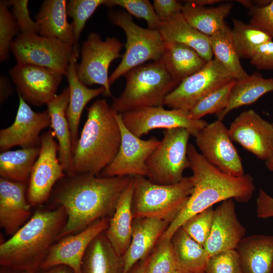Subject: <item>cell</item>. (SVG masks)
<instances>
[{
	"mask_svg": "<svg viewBox=\"0 0 273 273\" xmlns=\"http://www.w3.org/2000/svg\"><path fill=\"white\" fill-rule=\"evenodd\" d=\"M9 6H12V14L15 17L21 33H38L36 21H33L28 8V1L12 0L8 1Z\"/></svg>",
	"mask_w": 273,
	"mask_h": 273,
	"instance_id": "44",
	"label": "cell"
},
{
	"mask_svg": "<svg viewBox=\"0 0 273 273\" xmlns=\"http://www.w3.org/2000/svg\"><path fill=\"white\" fill-rule=\"evenodd\" d=\"M19 106L15 120L10 126L0 130V151L19 146L22 148L39 147L40 132L51 126V117L47 110L35 112L19 96Z\"/></svg>",
	"mask_w": 273,
	"mask_h": 273,
	"instance_id": "17",
	"label": "cell"
},
{
	"mask_svg": "<svg viewBox=\"0 0 273 273\" xmlns=\"http://www.w3.org/2000/svg\"><path fill=\"white\" fill-rule=\"evenodd\" d=\"M273 273V272H272Z\"/></svg>",
	"mask_w": 273,
	"mask_h": 273,
	"instance_id": "56",
	"label": "cell"
},
{
	"mask_svg": "<svg viewBox=\"0 0 273 273\" xmlns=\"http://www.w3.org/2000/svg\"><path fill=\"white\" fill-rule=\"evenodd\" d=\"M133 177L120 196L105 234L116 252L122 256L131 239Z\"/></svg>",
	"mask_w": 273,
	"mask_h": 273,
	"instance_id": "25",
	"label": "cell"
},
{
	"mask_svg": "<svg viewBox=\"0 0 273 273\" xmlns=\"http://www.w3.org/2000/svg\"><path fill=\"white\" fill-rule=\"evenodd\" d=\"M8 1H0V61L9 58L13 38L19 30L16 20L9 10Z\"/></svg>",
	"mask_w": 273,
	"mask_h": 273,
	"instance_id": "42",
	"label": "cell"
},
{
	"mask_svg": "<svg viewBox=\"0 0 273 273\" xmlns=\"http://www.w3.org/2000/svg\"><path fill=\"white\" fill-rule=\"evenodd\" d=\"M105 232L88 247L82 259L81 273H122V256L116 252Z\"/></svg>",
	"mask_w": 273,
	"mask_h": 273,
	"instance_id": "30",
	"label": "cell"
},
{
	"mask_svg": "<svg viewBox=\"0 0 273 273\" xmlns=\"http://www.w3.org/2000/svg\"><path fill=\"white\" fill-rule=\"evenodd\" d=\"M107 2V0H70L67 2V15L73 19L74 51L77 52V44L86 22L100 6H106Z\"/></svg>",
	"mask_w": 273,
	"mask_h": 273,
	"instance_id": "38",
	"label": "cell"
},
{
	"mask_svg": "<svg viewBox=\"0 0 273 273\" xmlns=\"http://www.w3.org/2000/svg\"><path fill=\"white\" fill-rule=\"evenodd\" d=\"M164 42L182 43L194 49L205 61L213 59L209 37L191 26L181 13L162 22L158 30Z\"/></svg>",
	"mask_w": 273,
	"mask_h": 273,
	"instance_id": "28",
	"label": "cell"
},
{
	"mask_svg": "<svg viewBox=\"0 0 273 273\" xmlns=\"http://www.w3.org/2000/svg\"><path fill=\"white\" fill-rule=\"evenodd\" d=\"M177 265L171 240L160 239L149 256L146 273H174Z\"/></svg>",
	"mask_w": 273,
	"mask_h": 273,
	"instance_id": "39",
	"label": "cell"
},
{
	"mask_svg": "<svg viewBox=\"0 0 273 273\" xmlns=\"http://www.w3.org/2000/svg\"><path fill=\"white\" fill-rule=\"evenodd\" d=\"M191 134L184 128L166 129L159 144L146 161L147 177L153 183L170 185L180 181L190 168L188 157Z\"/></svg>",
	"mask_w": 273,
	"mask_h": 273,
	"instance_id": "8",
	"label": "cell"
},
{
	"mask_svg": "<svg viewBox=\"0 0 273 273\" xmlns=\"http://www.w3.org/2000/svg\"><path fill=\"white\" fill-rule=\"evenodd\" d=\"M0 273H34L32 271L20 268H13L4 265H1Z\"/></svg>",
	"mask_w": 273,
	"mask_h": 273,
	"instance_id": "52",
	"label": "cell"
},
{
	"mask_svg": "<svg viewBox=\"0 0 273 273\" xmlns=\"http://www.w3.org/2000/svg\"><path fill=\"white\" fill-rule=\"evenodd\" d=\"M183 5L181 2L176 0H154L153 6L161 21L164 22L181 13Z\"/></svg>",
	"mask_w": 273,
	"mask_h": 273,
	"instance_id": "47",
	"label": "cell"
},
{
	"mask_svg": "<svg viewBox=\"0 0 273 273\" xmlns=\"http://www.w3.org/2000/svg\"><path fill=\"white\" fill-rule=\"evenodd\" d=\"M236 81L233 79L203 98L189 112L190 116L194 119H201L206 115H216L223 111L228 106L231 90Z\"/></svg>",
	"mask_w": 273,
	"mask_h": 273,
	"instance_id": "37",
	"label": "cell"
},
{
	"mask_svg": "<svg viewBox=\"0 0 273 273\" xmlns=\"http://www.w3.org/2000/svg\"><path fill=\"white\" fill-rule=\"evenodd\" d=\"M205 273H243L237 250H228L210 257Z\"/></svg>",
	"mask_w": 273,
	"mask_h": 273,
	"instance_id": "43",
	"label": "cell"
},
{
	"mask_svg": "<svg viewBox=\"0 0 273 273\" xmlns=\"http://www.w3.org/2000/svg\"><path fill=\"white\" fill-rule=\"evenodd\" d=\"M66 220L62 207L36 210L15 234L1 243V265L37 273Z\"/></svg>",
	"mask_w": 273,
	"mask_h": 273,
	"instance_id": "3",
	"label": "cell"
},
{
	"mask_svg": "<svg viewBox=\"0 0 273 273\" xmlns=\"http://www.w3.org/2000/svg\"><path fill=\"white\" fill-rule=\"evenodd\" d=\"M174 273H179L178 271H176Z\"/></svg>",
	"mask_w": 273,
	"mask_h": 273,
	"instance_id": "55",
	"label": "cell"
},
{
	"mask_svg": "<svg viewBox=\"0 0 273 273\" xmlns=\"http://www.w3.org/2000/svg\"><path fill=\"white\" fill-rule=\"evenodd\" d=\"M122 121L132 134L141 138L154 129L184 128L196 137L208 123L192 118L189 112L166 110L163 106L144 107L120 114Z\"/></svg>",
	"mask_w": 273,
	"mask_h": 273,
	"instance_id": "13",
	"label": "cell"
},
{
	"mask_svg": "<svg viewBox=\"0 0 273 273\" xmlns=\"http://www.w3.org/2000/svg\"><path fill=\"white\" fill-rule=\"evenodd\" d=\"M9 74L18 95L36 106L47 105L56 96L64 76L51 69L26 63H17Z\"/></svg>",
	"mask_w": 273,
	"mask_h": 273,
	"instance_id": "16",
	"label": "cell"
},
{
	"mask_svg": "<svg viewBox=\"0 0 273 273\" xmlns=\"http://www.w3.org/2000/svg\"><path fill=\"white\" fill-rule=\"evenodd\" d=\"M228 129L232 141L258 158L266 161L273 156V123L254 110L242 112Z\"/></svg>",
	"mask_w": 273,
	"mask_h": 273,
	"instance_id": "18",
	"label": "cell"
},
{
	"mask_svg": "<svg viewBox=\"0 0 273 273\" xmlns=\"http://www.w3.org/2000/svg\"><path fill=\"white\" fill-rule=\"evenodd\" d=\"M67 2L65 0L43 1L35 20L39 35L57 38L73 48V25L67 20Z\"/></svg>",
	"mask_w": 273,
	"mask_h": 273,
	"instance_id": "26",
	"label": "cell"
},
{
	"mask_svg": "<svg viewBox=\"0 0 273 273\" xmlns=\"http://www.w3.org/2000/svg\"><path fill=\"white\" fill-rule=\"evenodd\" d=\"M245 233V228L237 217L234 199H229L214 209L211 233L203 247L209 257L236 250Z\"/></svg>",
	"mask_w": 273,
	"mask_h": 273,
	"instance_id": "20",
	"label": "cell"
},
{
	"mask_svg": "<svg viewBox=\"0 0 273 273\" xmlns=\"http://www.w3.org/2000/svg\"><path fill=\"white\" fill-rule=\"evenodd\" d=\"M187 153L193 173V190L183 210L163 234L162 239L171 240L188 219L216 203L229 199L248 202L255 190L250 175L236 176L222 172L198 152L192 144H189Z\"/></svg>",
	"mask_w": 273,
	"mask_h": 273,
	"instance_id": "2",
	"label": "cell"
},
{
	"mask_svg": "<svg viewBox=\"0 0 273 273\" xmlns=\"http://www.w3.org/2000/svg\"><path fill=\"white\" fill-rule=\"evenodd\" d=\"M232 21V40L240 58L250 59L259 47L272 39L267 33L251 24H246L235 18Z\"/></svg>",
	"mask_w": 273,
	"mask_h": 273,
	"instance_id": "36",
	"label": "cell"
},
{
	"mask_svg": "<svg viewBox=\"0 0 273 273\" xmlns=\"http://www.w3.org/2000/svg\"><path fill=\"white\" fill-rule=\"evenodd\" d=\"M57 154L58 142L50 129L41 135L39 153L27 186V197L32 206L48 202L55 186L66 174Z\"/></svg>",
	"mask_w": 273,
	"mask_h": 273,
	"instance_id": "12",
	"label": "cell"
},
{
	"mask_svg": "<svg viewBox=\"0 0 273 273\" xmlns=\"http://www.w3.org/2000/svg\"><path fill=\"white\" fill-rule=\"evenodd\" d=\"M110 19L113 24L123 29L126 37L125 52L120 63L109 78L111 85L129 71L144 63L159 60L163 52L165 42L158 30L141 27L125 11L111 12Z\"/></svg>",
	"mask_w": 273,
	"mask_h": 273,
	"instance_id": "7",
	"label": "cell"
},
{
	"mask_svg": "<svg viewBox=\"0 0 273 273\" xmlns=\"http://www.w3.org/2000/svg\"><path fill=\"white\" fill-rule=\"evenodd\" d=\"M106 6L123 8L129 15L146 20L150 29L158 30L162 23L148 0H107Z\"/></svg>",
	"mask_w": 273,
	"mask_h": 273,
	"instance_id": "40",
	"label": "cell"
},
{
	"mask_svg": "<svg viewBox=\"0 0 273 273\" xmlns=\"http://www.w3.org/2000/svg\"><path fill=\"white\" fill-rule=\"evenodd\" d=\"M124 76L125 88L113 99L111 106L118 114L144 107L163 106L167 95L179 84L159 60L138 66Z\"/></svg>",
	"mask_w": 273,
	"mask_h": 273,
	"instance_id": "5",
	"label": "cell"
},
{
	"mask_svg": "<svg viewBox=\"0 0 273 273\" xmlns=\"http://www.w3.org/2000/svg\"><path fill=\"white\" fill-rule=\"evenodd\" d=\"M39 147L8 150L0 154L1 177L28 185Z\"/></svg>",
	"mask_w": 273,
	"mask_h": 273,
	"instance_id": "34",
	"label": "cell"
},
{
	"mask_svg": "<svg viewBox=\"0 0 273 273\" xmlns=\"http://www.w3.org/2000/svg\"><path fill=\"white\" fill-rule=\"evenodd\" d=\"M13 92V87L7 77L0 76V103L2 104Z\"/></svg>",
	"mask_w": 273,
	"mask_h": 273,
	"instance_id": "49",
	"label": "cell"
},
{
	"mask_svg": "<svg viewBox=\"0 0 273 273\" xmlns=\"http://www.w3.org/2000/svg\"><path fill=\"white\" fill-rule=\"evenodd\" d=\"M87 111L73 153V174L99 176L119 151L121 130L116 112L105 99L96 100Z\"/></svg>",
	"mask_w": 273,
	"mask_h": 273,
	"instance_id": "4",
	"label": "cell"
},
{
	"mask_svg": "<svg viewBox=\"0 0 273 273\" xmlns=\"http://www.w3.org/2000/svg\"><path fill=\"white\" fill-rule=\"evenodd\" d=\"M37 273H75L70 267L65 265H57L47 269H40Z\"/></svg>",
	"mask_w": 273,
	"mask_h": 273,
	"instance_id": "50",
	"label": "cell"
},
{
	"mask_svg": "<svg viewBox=\"0 0 273 273\" xmlns=\"http://www.w3.org/2000/svg\"><path fill=\"white\" fill-rule=\"evenodd\" d=\"M77 55L78 53L74 51L66 74L70 91L66 117L70 127L72 153L79 138L78 128L84 108L90 100L103 94L105 91L102 86L96 88L88 87L79 79L76 73Z\"/></svg>",
	"mask_w": 273,
	"mask_h": 273,
	"instance_id": "24",
	"label": "cell"
},
{
	"mask_svg": "<svg viewBox=\"0 0 273 273\" xmlns=\"http://www.w3.org/2000/svg\"><path fill=\"white\" fill-rule=\"evenodd\" d=\"M27 186L0 177V226L7 236H13L32 215Z\"/></svg>",
	"mask_w": 273,
	"mask_h": 273,
	"instance_id": "21",
	"label": "cell"
},
{
	"mask_svg": "<svg viewBox=\"0 0 273 273\" xmlns=\"http://www.w3.org/2000/svg\"><path fill=\"white\" fill-rule=\"evenodd\" d=\"M273 92V78H266L254 73L241 81H236L231 90L226 107L217 114L222 121L232 110L242 106L252 104L265 94Z\"/></svg>",
	"mask_w": 273,
	"mask_h": 273,
	"instance_id": "32",
	"label": "cell"
},
{
	"mask_svg": "<svg viewBox=\"0 0 273 273\" xmlns=\"http://www.w3.org/2000/svg\"><path fill=\"white\" fill-rule=\"evenodd\" d=\"M190 1L197 5L204 7L207 5H212L221 2V1L219 0H193Z\"/></svg>",
	"mask_w": 273,
	"mask_h": 273,
	"instance_id": "53",
	"label": "cell"
},
{
	"mask_svg": "<svg viewBox=\"0 0 273 273\" xmlns=\"http://www.w3.org/2000/svg\"><path fill=\"white\" fill-rule=\"evenodd\" d=\"M266 168L271 172H273V156L265 161Z\"/></svg>",
	"mask_w": 273,
	"mask_h": 273,
	"instance_id": "54",
	"label": "cell"
},
{
	"mask_svg": "<svg viewBox=\"0 0 273 273\" xmlns=\"http://www.w3.org/2000/svg\"><path fill=\"white\" fill-rule=\"evenodd\" d=\"M196 138L201 154L225 173L236 176L244 174L241 157L232 143L229 129L222 121L208 124Z\"/></svg>",
	"mask_w": 273,
	"mask_h": 273,
	"instance_id": "15",
	"label": "cell"
},
{
	"mask_svg": "<svg viewBox=\"0 0 273 273\" xmlns=\"http://www.w3.org/2000/svg\"><path fill=\"white\" fill-rule=\"evenodd\" d=\"M116 117L121 133L120 148L114 159L102 171L100 176L147 177L146 161L160 141L154 137L141 139L127 129L120 114L116 113Z\"/></svg>",
	"mask_w": 273,
	"mask_h": 273,
	"instance_id": "14",
	"label": "cell"
},
{
	"mask_svg": "<svg viewBox=\"0 0 273 273\" xmlns=\"http://www.w3.org/2000/svg\"><path fill=\"white\" fill-rule=\"evenodd\" d=\"M234 79L215 58L199 71L181 81L166 97L164 105L189 112L203 98Z\"/></svg>",
	"mask_w": 273,
	"mask_h": 273,
	"instance_id": "11",
	"label": "cell"
},
{
	"mask_svg": "<svg viewBox=\"0 0 273 273\" xmlns=\"http://www.w3.org/2000/svg\"><path fill=\"white\" fill-rule=\"evenodd\" d=\"M169 224L155 218H133L131 241L122 256V273H129L136 264L149 255Z\"/></svg>",
	"mask_w": 273,
	"mask_h": 273,
	"instance_id": "22",
	"label": "cell"
},
{
	"mask_svg": "<svg viewBox=\"0 0 273 273\" xmlns=\"http://www.w3.org/2000/svg\"><path fill=\"white\" fill-rule=\"evenodd\" d=\"M149 256L136 264L129 273H146Z\"/></svg>",
	"mask_w": 273,
	"mask_h": 273,
	"instance_id": "51",
	"label": "cell"
},
{
	"mask_svg": "<svg viewBox=\"0 0 273 273\" xmlns=\"http://www.w3.org/2000/svg\"><path fill=\"white\" fill-rule=\"evenodd\" d=\"M232 7V3H225L217 7H206L186 1L181 13L191 26L209 37L221 28Z\"/></svg>",
	"mask_w": 273,
	"mask_h": 273,
	"instance_id": "33",
	"label": "cell"
},
{
	"mask_svg": "<svg viewBox=\"0 0 273 273\" xmlns=\"http://www.w3.org/2000/svg\"><path fill=\"white\" fill-rule=\"evenodd\" d=\"M132 177L66 174L55 186L48 201L52 208L62 207L67 214L57 241L112 215L120 196Z\"/></svg>",
	"mask_w": 273,
	"mask_h": 273,
	"instance_id": "1",
	"label": "cell"
},
{
	"mask_svg": "<svg viewBox=\"0 0 273 273\" xmlns=\"http://www.w3.org/2000/svg\"><path fill=\"white\" fill-rule=\"evenodd\" d=\"M110 218L98 219L83 230L63 237L51 247L40 269H47L57 265H65L75 273H81L83 257L92 241L108 227Z\"/></svg>",
	"mask_w": 273,
	"mask_h": 273,
	"instance_id": "19",
	"label": "cell"
},
{
	"mask_svg": "<svg viewBox=\"0 0 273 273\" xmlns=\"http://www.w3.org/2000/svg\"><path fill=\"white\" fill-rule=\"evenodd\" d=\"M236 250L243 273L273 272V236L255 234L244 237Z\"/></svg>",
	"mask_w": 273,
	"mask_h": 273,
	"instance_id": "27",
	"label": "cell"
},
{
	"mask_svg": "<svg viewBox=\"0 0 273 273\" xmlns=\"http://www.w3.org/2000/svg\"><path fill=\"white\" fill-rule=\"evenodd\" d=\"M213 55L236 81H241L249 74L243 68L232 40L231 28L224 23L216 33L209 36Z\"/></svg>",
	"mask_w": 273,
	"mask_h": 273,
	"instance_id": "35",
	"label": "cell"
},
{
	"mask_svg": "<svg viewBox=\"0 0 273 273\" xmlns=\"http://www.w3.org/2000/svg\"><path fill=\"white\" fill-rule=\"evenodd\" d=\"M214 209L209 207L188 219L181 228L193 239L204 246L210 236Z\"/></svg>",
	"mask_w": 273,
	"mask_h": 273,
	"instance_id": "41",
	"label": "cell"
},
{
	"mask_svg": "<svg viewBox=\"0 0 273 273\" xmlns=\"http://www.w3.org/2000/svg\"><path fill=\"white\" fill-rule=\"evenodd\" d=\"M69 98V88L67 87L47 104L51 117L50 126L58 141V158L66 174L73 173L71 137L66 117Z\"/></svg>",
	"mask_w": 273,
	"mask_h": 273,
	"instance_id": "23",
	"label": "cell"
},
{
	"mask_svg": "<svg viewBox=\"0 0 273 273\" xmlns=\"http://www.w3.org/2000/svg\"><path fill=\"white\" fill-rule=\"evenodd\" d=\"M256 214L259 218L273 217V197L262 189L256 199Z\"/></svg>",
	"mask_w": 273,
	"mask_h": 273,
	"instance_id": "48",
	"label": "cell"
},
{
	"mask_svg": "<svg viewBox=\"0 0 273 273\" xmlns=\"http://www.w3.org/2000/svg\"><path fill=\"white\" fill-rule=\"evenodd\" d=\"M250 63L257 69L273 70V41L259 47L250 59Z\"/></svg>",
	"mask_w": 273,
	"mask_h": 273,
	"instance_id": "46",
	"label": "cell"
},
{
	"mask_svg": "<svg viewBox=\"0 0 273 273\" xmlns=\"http://www.w3.org/2000/svg\"><path fill=\"white\" fill-rule=\"evenodd\" d=\"M122 43L116 37H108L105 40L95 32L90 33L82 43L81 61L77 64L79 79L85 85H101L105 97L112 96L109 83L108 70L113 60L122 57L120 53Z\"/></svg>",
	"mask_w": 273,
	"mask_h": 273,
	"instance_id": "10",
	"label": "cell"
},
{
	"mask_svg": "<svg viewBox=\"0 0 273 273\" xmlns=\"http://www.w3.org/2000/svg\"><path fill=\"white\" fill-rule=\"evenodd\" d=\"M159 60L179 83L200 70L207 62L192 48L174 42H165V48Z\"/></svg>",
	"mask_w": 273,
	"mask_h": 273,
	"instance_id": "29",
	"label": "cell"
},
{
	"mask_svg": "<svg viewBox=\"0 0 273 273\" xmlns=\"http://www.w3.org/2000/svg\"><path fill=\"white\" fill-rule=\"evenodd\" d=\"M171 241L179 273H205L209 257L203 246L181 228Z\"/></svg>",
	"mask_w": 273,
	"mask_h": 273,
	"instance_id": "31",
	"label": "cell"
},
{
	"mask_svg": "<svg viewBox=\"0 0 273 273\" xmlns=\"http://www.w3.org/2000/svg\"><path fill=\"white\" fill-rule=\"evenodd\" d=\"M17 63L47 67L66 76L71 57L72 47L54 37L38 33H20L11 45Z\"/></svg>",
	"mask_w": 273,
	"mask_h": 273,
	"instance_id": "9",
	"label": "cell"
},
{
	"mask_svg": "<svg viewBox=\"0 0 273 273\" xmlns=\"http://www.w3.org/2000/svg\"><path fill=\"white\" fill-rule=\"evenodd\" d=\"M251 17L250 24L267 33L273 38V1L259 7L255 6L249 9Z\"/></svg>",
	"mask_w": 273,
	"mask_h": 273,
	"instance_id": "45",
	"label": "cell"
},
{
	"mask_svg": "<svg viewBox=\"0 0 273 273\" xmlns=\"http://www.w3.org/2000/svg\"><path fill=\"white\" fill-rule=\"evenodd\" d=\"M133 177V218H155L170 223L183 210L194 188L192 176L170 185L156 184L144 176Z\"/></svg>",
	"mask_w": 273,
	"mask_h": 273,
	"instance_id": "6",
	"label": "cell"
}]
</instances>
